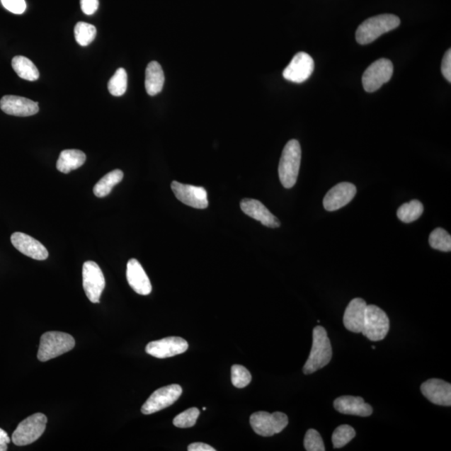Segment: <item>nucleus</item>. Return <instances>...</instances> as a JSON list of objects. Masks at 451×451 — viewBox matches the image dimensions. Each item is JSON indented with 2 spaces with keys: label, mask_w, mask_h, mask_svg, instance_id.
I'll return each instance as SVG.
<instances>
[{
  "label": "nucleus",
  "mask_w": 451,
  "mask_h": 451,
  "mask_svg": "<svg viewBox=\"0 0 451 451\" xmlns=\"http://www.w3.org/2000/svg\"><path fill=\"white\" fill-rule=\"evenodd\" d=\"M333 350L326 329L317 326L313 331V346L308 360L304 366V373L310 375L328 365L331 361Z\"/></svg>",
  "instance_id": "f257e3e1"
},
{
  "label": "nucleus",
  "mask_w": 451,
  "mask_h": 451,
  "mask_svg": "<svg viewBox=\"0 0 451 451\" xmlns=\"http://www.w3.org/2000/svg\"><path fill=\"white\" fill-rule=\"evenodd\" d=\"M302 151L299 142L291 139L286 144L278 166V175L285 188H292L297 183L301 164Z\"/></svg>",
  "instance_id": "f03ea898"
},
{
  "label": "nucleus",
  "mask_w": 451,
  "mask_h": 451,
  "mask_svg": "<svg viewBox=\"0 0 451 451\" xmlns=\"http://www.w3.org/2000/svg\"><path fill=\"white\" fill-rule=\"evenodd\" d=\"M401 20L394 15H380L362 22L356 31V40L360 45H368L381 35L396 29Z\"/></svg>",
  "instance_id": "7ed1b4c3"
},
{
  "label": "nucleus",
  "mask_w": 451,
  "mask_h": 451,
  "mask_svg": "<svg viewBox=\"0 0 451 451\" xmlns=\"http://www.w3.org/2000/svg\"><path fill=\"white\" fill-rule=\"evenodd\" d=\"M76 346L74 338L67 333L51 331L40 338L38 359L46 362L73 350Z\"/></svg>",
  "instance_id": "20e7f679"
},
{
  "label": "nucleus",
  "mask_w": 451,
  "mask_h": 451,
  "mask_svg": "<svg viewBox=\"0 0 451 451\" xmlns=\"http://www.w3.org/2000/svg\"><path fill=\"white\" fill-rule=\"evenodd\" d=\"M47 417L44 413H36L21 421L12 435V443L18 446L34 443L44 434Z\"/></svg>",
  "instance_id": "39448f33"
},
{
  "label": "nucleus",
  "mask_w": 451,
  "mask_h": 451,
  "mask_svg": "<svg viewBox=\"0 0 451 451\" xmlns=\"http://www.w3.org/2000/svg\"><path fill=\"white\" fill-rule=\"evenodd\" d=\"M389 331V319L383 309L367 305L364 327L361 333L371 341H380Z\"/></svg>",
  "instance_id": "423d86ee"
},
{
  "label": "nucleus",
  "mask_w": 451,
  "mask_h": 451,
  "mask_svg": "<svg viewBox=\"0 0 451 451\" xmlns=\"http://www.w3.org/2000/svg\"><path fill=\"white\" fill-rule=\"evenodd\" d=\"M250 425L256 434L268 437L280 433L288 425V418L282 412L259 411L250 417Z\"/></svg>",
  "instance_id": "0eeeda50"
},
{
  "label": "nucleus",
  "mask_w": 451,
  "mask_h": 451,
  "mask_svg": "<svg viewBox=\"0 0 451 451\" xmlns=\"http://www.w3.org/2000/svg\"><path fill=\"white\" fill-rule=\"evenodd\" d=\"M83 287L91 303H100L101 296L105 287V280L99 265L93 261L83 264Z\"/></svg>",
  "instance_id": "6e6552de"
},
{
  "label": "nucleus",
  "mask_w": 451,
  "mask_h": 451,
  "mask_svg": "<svg viewBox=\"0 0 451 451\" xmlns=\"http://www.w3.org/2000/svg\"><path fill=\"white\" fill-rule=\"evenodd\" d=\"M393 72V64L388 59H379L371 64L362 74V82L365 91L372 93L378 91L392 79Z\"/></svg>",
  "instance_id": "1a4fd4ad"
},
{
  "label": "nucleus",
  "mask_w": 451,
  "mask_h": 451,
  "mask_svg": "<svg viewBox=\"0 0 451 451\" xmlns=\"http://www.w3.org/2000/svg\"><path fill=\"white\" fill-rule=\"evenodd\" d=\"M181 394H183V389L178 384H171L158 389L143 404L142 412L144 415H152V413L164 410V409L173 406L180 398Z\"/></svg>",
  "instance_id": "9d476101"
},
{
  "label": "nucleus",
  "mask_w": 451,
  "mask_h": 451,
  "mask_svg": "<svg viewBox=\"0 0 451 451\" xmlns=\"http://www.w3.org/2000/svg\"><path fill=\"white\" fill-rule=\"evenodd\" d=\"M314 71V62L309 54L299 52L295 55L291 62L283 71L285 80L294 83L305 82Z\"/></svg>",
  "instance_id": "9b49d317"
},
{
  "label": "nucleus",
  "mask_w": 451,
  "mask_h": 451,
  "mask_svg": "<svg viewBox=\"0 0 451 451\" xmlns=\"http://www.w3.org/2000/svg\"><path fill=\"white\" fill-rule=\"evenodd\" d=\"M171 187L176 198L185 205L198 209L208 207L207 193L203 188L183 184L176 181H173Z\"/></svg>",
  "instance_id": "f8f14e48"
},
{
  "label": "nucleus",
  "mask_w": 451,
  "mask_h": 451,
  "mask_svg": "<svg viewBox=\"0 0 451 451\" xmlns=\"http://www.w3.org/2000/svg\"><path fill=\"white\" fill-rule=\"evenodd\" d=\"M188 348V343L184 338L169 337L149 343L146 347V352L157 359H166L181 355L187 351Z\"/></svg>",
  "instance_id": "ddd939ff"
},
{
  "label": "nucleus",
  "mask_w": 451,
  "mask_h": 451,
  "mask_svg": "<svg viewBox=\"0 0 451 451\" xmlns=\"http://www.w3.org/2000/svg\"><path fill=\"white\" fill-rule=\"evenodd\" d=\"M357 189L350 183H341L329 190L324 198V207L328 212L338 210L350 203L355 197Z\"/></svg>",
  "instance_id": "4468645a"
},
{
  "label": "nucleus",
  "mask_w": 451,
  "mask_h": 451,
  "mask_svg": "<svg viewBox=\"0 0 451 451\" xmlns=\"http://www.w3.org/2000/svg\"><path fill=\"white\" fill-rule=\"evenodd\" d=\"M11 243L18 252L30 258L43 261L49 257V252L45 246L38 240L24 232H13L11 236Z\"/></svg>",
  "instance_id": "2eb2a0df"
},
{
  "label": "nucleus",
  "mask_w": 451,
  "mask_h": 451,
  "mask_svg": "<svg viewBox=\"0 0 451 451\" xmlns=\"http://www.w3.org/2000/svg\"><path fill=\"white\" fill-rule=\"evenodd\" d=\"M423 395L431 403L441 406H451V384L439 379L426 381L421 387Z\"/></svg>",
  "instance_id": "dca6fc26"
},
{
  "label": "nucleus",
  "mask_w": 451,
  "mask_h": 451,
  "mask_svg": "<svg viewBox=\"0 0 451 451\" xmlns=\"http://www.w3.org/2000/svg\"><path fill=\"white\" fill-rule=\"evenodd\" d=\"M0 108L4 113L15 116L34 115L39 113L37 102L17 96H4L0 101Z\"/></svg>",
  "instance_id": "f3484780"
},
{
  "label": "nucleus",
  "mask_w": 451,
  "mask_h": 451,
  "mask_svg": "<svg viewBox=\"0 0 451 451\" xmlns=\"http://www.w3.org/2000/svg\"><path fill=\"white\" fill-rule=\"evenodd\" d=\"M241 209L246 215L262 223L263 225L276 229L280 227V222L261 202L255 199L246 198L241 202Z\"/></svg>",
  "instance_id": "a211bd4d"
},
{
  "label": "nucleus",
  "mask_w": 451,
  "mask_h": 451,
  "mask_svg": "<svg viewBox=\"0 0 451 451\" xmlns=\"http://www.w3.org/2000/svg\"><path fill=\"white\" fill-rule=\"evenodd\" d=\"M127 278L129 285L139 295H150L152 283L141 263L137 259H130L127 263Z\"/></svg>",
  "instance_id": "6ab92c4d"
},
{
  "label": "nucleus",
  "mask_w": 451,
  "mask_h": 451,
  "mask_svg": "<svg viewBox=\"0 0 451 451\" xmlns=\"http://www.w3.org/2000/svg\"><path fill=\"white\" fill-rule=\"evenodd\" d=\"M366 302L360 297L353 299L347 306L343 315V324L348 331L360 333L364 327Z\"/></svg>",
  "instance_id": "aec40b11"
},
{
  "label": "nucleus",
  "mask_w": 451,
  "mask_h": 451,
  "mask_svg": "<svg viewBox=\"0 0 451 451\" xmlns=\"http://www.w3.org/2000/svg\"><path fill=\"white\" fill-rule=\"evenodd\" d=\"M334 409L343 415L368 417L373 413V408L366 404L361 397L346 396L338 397L333 402Z\"/></svg>",
  "instance_id": "412c9836"
},
{
  "label": "nucleus",
  "mask_w": 451,
  "mask_h": 451,
  "mask_svg": "<svg viewBox=\"0 0 451 451\" xmlns=\"http://www.w3.org/2000/svg\"><path fill=\"white\" fill-rule=\"evenodd\" d=\"M165 76L161 64L156 62L148 64L146 69L145 87L147 94L156 96L164 89Z\"/></svg>",
  "instance_id": "4be33fe9"
},
{
  "label": "nucleus",
  "mask_w": 451,
  "mask_h": 451,
  "mask_svg": "<svg viewBox=\"0 0 451 451\" xmlns=\"http://www.w3.org/2000/svg\"><path fill=\"white\" fill-rule=\"evenodd\" d=\"M86 156L80 150H64L60 153L57 169L60 173H69L85 164Z\"/></svg>",
  "instance_id": "5701e85b"
},
{
  "label": "nucleus",
  "mask_w": 451,
  "mask_h": 451,
  "mask_svg": "<svg viewBox=\"0 0 451 451\" xmlns=\"http://www.w3.org/2000/svg\"><path fill=\"white\" fill-rule=\"evenodd\" d=\"M12 67L18 76L24 80L35 81L40 77L38 69L35 64L30 59L21 55L13 58Z\"/></svg>",
  "instance_id": "b1692460"
},
{
  "label": "nucleus",
  "mask_w": 451,
  "mask_h": 451,
  "mask_svg": "<svg viewBox=\"0 0 451 451\" xmlns=\"http://www.w3.org/2000/svg\"><path fill=\"white\" fill-rule=\"evenodd\" d=\"M124 174L122 171L119 169L110 171L102 178L97 183L93 189V192L97 198H102L108 196L115 185L119 184L122 181Z\"/></svg>",
  "instance_id": "393cba45"
},
{
  "label": "nucleus",
  "mask_w": 451,
  "mask_h": 451,
  "mask_svg": "<svg viewBox=\"0 0 451 451\" xmlns=\"http://www.w3.org/2000/svg\"><path fill=\"white\" fill-rule=\"evenodd\" d=\"M424 212V206L418 201L412 200L411 202L404 203L399 207L397 211V216L399 220L404 223H411L420 218Z\"/></svg>",
  "instance_id": "a878e982"
},
{
  "label": "nucleus",
  "mask_w": 451,
  "mask_h": 451,
  "mask_svg": "<svg viewBox=\"0 0 451 451\" xmlns=\"http://www.w3.org/2000/svg\"><path fill=\"white\" fill-rule=\"evenodd\" d=\"M96 28L86 22H79L74 27V37L77 43L81 46L91 44L96 39Z\"/></svg>",
  "instance_id": "bb28decb"
},
{
  "label": "nucleus",
  "mask_w": 451,
  "mask_h": 451,
  "mask_svg": "<svg viewBox=\"0 0 451 451\" xmlns=\"http://www.w3.org/2000/svg\"><path fill=\"white\" fill-rule=\"evenodd\" d=\"M127 89V73L123 68H119L108 83V90L114 96H122Z\"/></svg>",
  "instance_id": "cd10ccee"
},
{
  "label": "nucleus",
  "mask_w": 451,
  "mask_h": 451,
  "mask_svg": "<svg viewBox=\"0 0 451 451\" xmlns=\"http://www.w3.org/2000/svg\"><path fill=\"white\" fill-rule=\"evenodd\" d=\"M429 243L431 248L434 249L443 251V252L451 251V236L447 232L440 227L431 232Z\"/></svg>",
  "instance_id": "c85d7f7f"
},
{
  "label": "nucleus",
  "mask_w": 451,
  "mask_h": 451,
  "mask_svg": "<svg viewBox=\"0 0 451 451\" xmlns=\"http://www.w3.org/2000/svg\"><path fill=\"white\" fill-rule=\"evenodd\" d=\"M356 432L350 426L342 425L336 428L332 435V443L334 448H343L355 438Z\"/></svg>",
  "instance_id": "c756f323"
},
{
  "label": "nucleus",
  "mask_w": 451,
  "mask_h": 451,
  "mask_svg": "<svg viewBox=\"0 0 451 451\" xmlns=\"http://www.w3.org/2000/svg\"><path fill=\"white\" fill-rule=\"evenodd\" d=\"M232 383L236 388L243 389L246 386H248L251 380H252V375L250 372L245 368V367L235 365L232 367Z\"/></svg>",
  "instance_id": "7c9ffc66"
},
{
  "label": "nucleus",
  "mask_w": 451,
  "mask_h": 451,
  "mask_svg": "<svg viewBox=\"0 0 451 451\" xmlns=\"http://www.w3.org/2000/svg\"><path fill=\"white\" fill-rule=\"evenodd\" d=\"M200 411L198 408H190L188 410L179 413L173 420V425L178 428H190L196 425Z\"/></svg>",
  "instance_id": "2f4dec72"
},
{
  "label": "nucleus",
  "mask_w": 451,
  "mask_h": 451,
  "mask_svg": "<svg viewBox=\"0 0 451 451\" xmlns=\"http://www.w3.org/2000/svg\"><path fill=\"white\" fill-rule=\"evenodd\" d=\"M304 448L307 451H324L325 446L319 431L310 429L304 437Z\"/></svg>",
  "instance_id": "473e14b6"
},
{
  "label": "nucleus",
  "mask_w": 451,
  "mask_h": 451,
  "mask_svg": "<svg viewBox=\"0 0 451 451\" xmlns=\"http://www.w3.org/2000/svg\"><path fill=\"white\" fill-rule=\"evenodd\" d=\"M3 6L16 15H21L26 9L25 0H1Z\"/></svg>",
  "instance_id": "72a5a7b5"
},
{
  "label": "nucleus",
  "mask_w": 451,
  "mask_h": 451,
  "mask_svg": "<svg viewBox=\"0 0 451 451\" xmlns=\"http://www.w3.org/2000/svg\"><path fill=\"white\" fill-rule=\"evenodd\" d=\"M82 11L87 16H92L99 7V0H81Z\"/></svg>",
  "instance_id": "f704fd0d"
},
{
  "label": "nucleus",
  "mask_w": 451,
  "mask_h": 451,
  "mask_svg": "<svg viewBox=\"0 0 451 451\" xmlns=\"http://www.w3.org/2000/svg\"><path fill=\"white\" fill-rule=\"evenodd\" d=\"M441 72L449 82H451V50L446 51L441 66Z\"/></svg>",
  "instance_id": "c9c22d12"
},
{
  "label": "nucleus",
  "mask_w": 451,
  "mask_h": 451,
  "mask_svg": "<svg viewBox=\"0 0 451 451\" xmlns=\"http://www.w3.org/2000/svg\"><path fill=\"white\" fill-rule=\"evenodd\" d=\"M189 451H215L212 446L205 443H197L190 444L188 446Z\"/></svg>",
  "instance_id": "e433bc0d"
},
{
  "label": "nucleus",
  "mask_w": 451,
  "mask_h": 451,
  "mask_svg": "<svg viewBox=\"0 0 451 451\" xmlns=\"http://www.w3.org/2000/svg\"><path fill=\"white\" fill-rule=\"evenodd\" d=\"M9 443H11V438L7 432L0 428V451H6Z\"/></svg>",
  "instance_id": "4c0bfd02"
},
{
  "label": "nucleus",
  "mask_w": 451,
  "mask_h": 451,
  "mask_svg": "<svg viewBox=\"0 0 451 451\" xmlns=\"http://www.w3.org/2000/svg\"><path fill=\"white\" fill-rule=\"evenodd\" d=\"M202 410H203V411H206V410H207V408H206V407H203Z\"/></svg>",
  "instance_id": "58836bf2"
}]
</instances>
